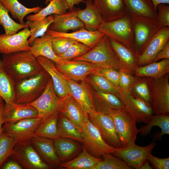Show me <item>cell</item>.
<instances>
[{
	"instance_id": "9a60e30c",
	"label": "cell",
	"mask_w": 169,
	"mask_h": 169,
	"mask_svg": "<svg viewBox=\"0 0 169 169\" xmlns=\"http://www.w3.org/2000/svg\"><path fill=\"white\" fill-rule=\"evenodd\" d=\"M56 66L61 73L75 81H85L89 74L100 69L95 64L85 61H62Z\"/></svg>"
},
{
	"instance_id": "f546056e",
	"label": "cell",
	"mask_w": 169,
	"mask_h": 169,
	"mask_svg": "<svg viewBox=\"0 0 169 169\" xmlns=\"http://www.w3.org/2000/svg\"><path fill=\"white\" fill-rule=\"evenodd\" d=\"M51 38L50 35L46 33L42 36L35 38L31 46L30 51L36 58L39 56H43L58 64L62 61L53 50Z\"/></svg>"
},
{
	"instance_id": "ffe728a7",
	"label": "cell",
	"mask_w": 169,
	"mask_h": 169,
	"mask_svg": "<svg viewBox=\"0 0 169 169\" xmlns=\"http://www.w3.org/2000/svg\"><path fill=\"white\" fill-rule=\"evenodd\" d=\"M90 89L95 110L97 111L110 115L124 108L123 102L115 95L110 93L96 91L90 87Z\"/></svg>"
},
{
	"instance_id": "4fadbf2b",
	"label": "cell",
	"mask_w": 169,
	"mask_h": 169,
	"mask_svg": "<svg viewBox=\"0 0 169 169\" xmlns=\"http://www.w3.org/2000/svg\"><path fill=\"white\" fill-rule=\"evenodd\" d=\"M155 146L154 142L143 146H138L135 143L122 148H115L112 154L123 160L130 167L140 169L147 160Z\"/></svg>"
},
{
	"instance_id": "9c48e42d",
	"label": "cell",
	"mask_w": 169,
	"mask_h": 169,
	"mask_svg": "<svg viewBox=\"0 0 169 169\" xmlns=\"http://www.w3.org/2000/svg\"><path fill=\"white\" fill-rule=\"evenodd\" d=\"M87 113L89 119L107 144L116 149L124 147L119 139L110 116L99 112L91 108L89 109Z\"/></svg>"
},
{
	"instance_id": "bcb514c9",
	"label": "cell",
	"mask_w": 169,
	"mask_h": 169,
	"mask_svg": "<svg viewBox=\"0 0 169 169\" xmlns=\"http://www.w3.org/2000/svg\"><path fill=\"white\" fill-rule=\"evenodd\" d=\"M91 49L86 45L78 42L73 45L58 57L63 61H70L85 54Z\"/></svg>"
},
{
	"instance_id": "6125c7cd",
	"label": "cell",
	"mask_w": 169,
	"mask_h": 169,
	"mask_svg": "<svg viewBox=\"0 0 169 169\" xmlns=\"http://www.w3.org/2000/svg\"></svg>"
},
{
	"instance_id": "8fae6325",
	"label": "cell",
	"mask_w": 169,
	"mask_h": 169,
	"mask_svg": "<svg viewBox=\"0 0 169 169\" xmlns=\"http://www.w3.org/2000/svg\"><path fill=\"white\" fill-rule=\"evenodd\" d=\"M10 156L25 169H47L50 167L42 160L30 141L17 144Z\"/></svg>"
},
{
	"instance_id": "d6a6232c",
	"label": "cell",
	"mask_w": 169,
	"mask_h": 169,
	"mask_svg": "<svg viewBox=\"0 0 169 169\" xmlns=\"http://www.w3.org/2000/svg\"><path fill=\"white\" fill-rule=\"evenodd\" d=\"M102 160L94 157L82 147V151L72 160L61 163L59 166L67 169H93Z\"/></svg>"
},
{
	"instance_id": "8992f818",
	"label": "cell",
	"mask_w": 169,
	"mask_h": 169,
	"mask_svg": "<svg viewBox=\"0 0 169 169\" xmlns=\"http://www.w3.org/2000/svg\"><path fill=\"white\" fill-rule=\"evenodd\" d=\"M110 115L113 120L117 135L123 147L135 143L140 129L136 127L137 121L134 115L125 106Z\"/></svg>"
},
{
	"instance_id": "74e56055",
	"label": "cell",
	"mask_w": 169,
	"mask_h": 169,
	"mask_svg": "<svg viewBox=\"0 0 169 169\" xmlns=\"http://www.w3.org/2000/svg\"><path fill=\"white\" fill-rule=\"evenodd\" d=\"M0 96L9 105L15 102L14 81L4 69L0 58Z\"/></svg>"
},
{
	"instance_id": "60d3db41",
	"label": "cell",
	"mask_w": 169,
	"mask_h": 169,
	"mask_svg": "<svg viewBox=\"0 0 169 169\" xmlns=\"http://www.w3.org/2000/svg\"><path fill=\"white\" fill-rule=\"evenodd\" d=\"M129 90L136 97L152 107V99L147 77L136 76Z\"/></svg>"
},
{
	"instance_id": "b9f144b4",
	"label": "cell",
	"mask_w": 169,
	"mask_h": 169,
	"mask_svg": "<svg viewBox=\"0 0 169 169\" xmlns=\"http://www.w3.org/2000/svg\"><path fill=\"white\" fill-rule=\"evenodd\" d=\"M54 21V15H51L40 20L26 22L30 28V35L28 42L31 46L34 40L43 36Z\"/></svg>"
},
{
	"instance_id": "cb8c5ba5",
	"label": "cell",
	"mask_w": 169,
	"mask_h": 169,
	"mask_svg": "<svg viewBox=\"0 0 169 169\" xmlns=\"http://www.w3.org/2000/svg\"><path fill=\"white\" fill-rule=\"evenodd\" d=\"M54 21L49 29L53 31L67 33L69 30L74 31L84 27V24L77 15V8L74 7L65 13L54 15Z\"/></svg>"
},
{
	"instance_id": "52a82bcc",
	"label": "cell",
	"mask_w": 169,
	"mask_h": 169,
	"mask_svg": "<svg viewBox=\"0 0 169 169\" xmlns=\"http://www.w3.org/2000/svg\"><path fill=\"white\" fill-rule=\"evenodd\" d=\"M169 73L159 78L147 77L154 114L169 115Z\"/></svg>"
},
{
	"instance_id": "f1b7e54d",
	"label": "cell",
	"mask_w": 169,
	"mask_h": 169,
	"mask_svg": "<svg viewBox=\"0 0 169 169\" xmlns=\"http://www.w3.org/2000/svg\"><path fill=\"white\" fill-rule=\"evenodd\" d=\"M91 0H84L85 8L83 9L77 8V15L88 30H98L100 24L104 21L100 13L95 7Z\"/></svg>"
},
{
	"instance_id": "ac0fdd59",
	"label": "cell",
	"mask_w": 169,
	"mask_h": 169,
	"mask_svg": "<svg viewBox=\"0 0 169 169\" xmlns=\"http://www.w3.org/2000/svg\"><path fill=\"white\" fill-rule=\"evenodd\" d=\"M59 112L70 120L82 133L88 114L70 95L64 98Z\"/></svg>"
},
{
	"instance_id": "83f0119b",
	"label": "cell",
	"mask_w": 169,
	"mask_h": 169,
	"mask_svg": "<svg viewBox=\"0 0 169 169\" xmlns=\"http://www.w3.org/2000/svg\"><path fill=\"white\" fill-rule=\"evenodd\" d=\"M108 39L123 70L134 75L135 70L138 67L137 56L124 45L111 38Z\"/></svg>"
},
{
	"instance_id": "680465c9",
	"label": "cell",
	"mask_w": 169,
	"mask_h": 169,
	"mask_svg": "<svg viewBox=\"0 0 169 169\" xmlns=\"http://www.w3.org/2000/svg\"><path fill=\"white\" fill-rule=\"evenodd\" d=\"M149 161L147 160L140 167V169H152L153 167L150 165Z\"/></svg>"
},
{
	"instance_id": "d4e9b609",
	"label": "cell",
	"mask_w": 169,
	"mask_h": 169,
	"mask_svg": "<svg viewBox=\"0 0 169 169\" xmlns=\"http://www.w3.org/2000/svg\"><path fill=\"white\" fill-rule=\"evenodd\" d=\"M46 33L52 37H62L72 39L86 45L91 48L97 44L105 35L98 30L90 31L84 27L69 33L56 32L48 28Z\"/></svg>"
},
{
	"instance_id": "d6986e66",
	"label": "cell",
	"mask_w": 169,
	"mask_h": 169,
	"mask_svg": "<svg viewBox=\"0 0 169 169\" xmlns=\"http://www.w3.org/2000/svg\"><path fill=\"white\" fill-rule=\"evenodd\" d=\"M36 59L49 75L57 95L62 98L70 95V91L66 77L58 70L55 64L52 60L43 56H38Z\"/></svg>"
},
{
	"instance_id": "277c9868",
	"label": "cell",
	"mask_w": 169,
	"mask_h": 169,
	"mask_svg": "<svg viewBox=\"0 0 169 169\" xmlns=\"http://www.w3.org/2000/svg\"><path fill=\"white\" fill-rule=\"evenodd\" d=\"M98 30L108 38L117 41L134 52L132 23L130 13L127 12L123 17L112 21L104 22Z\"/></svg>"
},
{
	"instance_id": "9f6ffc18",
	"label": "cell",
	"mask_w": 169,
	"mask_h": 169,
	"mask_svg": "<svg viewBox=\"0 0 169 169\" xmlns=\"http://www.w3.org/2000/svg\"><path fill=\"white\" fill-rule=\"evenodd\" d=\"M155 10L157 11L156 8L158 5L161 4H169V0H151Z\"/></svg>"
},
{
	"instance_id": "7bdbcfd3",
	"label": "cell",
	"mask_w": 169,
	"mask_h": 169,
	"mask_svg": "<svg viewBox=\"0 0 169 169\" xmlns=\"http://www.w3.org/2000/svg\"><path fill=\"white\" fill-rule=\"evenodd\" d=\"M9 12L8 10L0 1V26L3 27L5 34H14L20 29L28 27L26 22L21 24L14 21L9 16Z\"/></svg>"
},
{
	"instance_id": "94428289",
	"label": "cell",
	"mask_w": 169,
	"mask_h": 169,
	"mask_svg": "<svg viewBox=\"0 0 169 169\" xmlns=\"http://www.w3.org/2000/svg\"><path fill=\"white\" fill-rule=\"evenodd\" d=\"M51 0H46L45 2V4H48L49 2H50Z\"/></svg>"
},
{
	"instance_id": "ee69618b",
	"label": "cell",
	"mask_w": 169,
	"mask_h": 169,
	"mask_svg": "<svg viewBox=\"0 0 169 169\" xmlns=\"http://www.w3.org/2000/svg\"><path fill=\"white\" fill-rule=\"evenodd\" d=\"M17 143L15 139L2 132L0 136V168L7 158L10 156Z\"/></svg>"
},
{
	"instance_id": "4dcf8cb0",
	"label": "cell",
	"mask_w": 169,
	"mask_h": 169,
	"mask_svg": "<svg viewBox=\"0 0 169 169\" xmlns=\"http://www.w3.org/2000/svg\"><path fill=\"white\" fill-rule=\"evenodd\" d=\"M124 0L127 12L131 15L157 20V11L151 0Z\"/></svg>"
},
{
	"instance_id": "484cf974",
	"label": "cell",
	"mask_w": 169,
	"mask_h": 169,
	"mask_svg": "<svg viewBox=\"0 0 169 169\" xmlns=\"http://www.w3.org/2000/svg\"><path fill=\"white\" fill-rule=\"evenodd\" d=\"M69 87L70 95L87 113L89 109L95 110L90 87L85 81L79 84L65 76Z\"/></svg>"
},
{
	"instance_id": "3957f363",
	"label": "cell",
	"mask_w": 169,
	"mask_h": 169,
	"mask_svg": "<svg viewBox=\"0 0 169 169\" xmlns=\"http://www.w3.org/2000/svg\"><path fill=\"white\" fill-rule=\"evenodd\" d=\"M92 63L100 68H111L123 69L121 64L110 44L108 38L104 35L90 51L72 60Z\"/></svg>"
},
{
	"instance_id": "f907efd6",
	"label": "cell",
	"mask_w": 169,
	"mask_h": 169,
	"mask_svg": "<svg viewBox=\"0 0 169 169\" xmlns=\"http://www.w3.org/2000/svg\"><path fill=\"white\" fill-rule=\"evenodd\" d=\"M157 20L162 27L169 26V6L164 4L157 5L156 8Z\"/></svg>"
},
{
	"instance_id": "91938a15",
	"label": "cell",
	"mask_w": 169,
	"mask_h": 169,
	"mask_svg": "<svg viewBox=\"0 0 169 169\" xmlns=\"http://www.w3.org/2000/svg\"><path fill=\"white\" fill-rule=\"evenodd\" d=\"M4 101L2 98L0 96V108L4 105Z\"/></svg>"
},
{
	"instance_id": "816d5d0a",
	"label": "cell",
	"mask_w": 169,
	"mask_h": 169,
	"mask_svg": "<svg viewBox=\"0 0 169 169\" xmlns=\"http://www.w3.org/2000/svg\"><path fill=\"white\" fill-rule=\"evenodd\" d=\"M156 169H169V158L157 157L151 154L147 159Z\"/></svg>"
},
{
	"instance_id": "836d02e7",
	"label": "cell",
	"mask_w": 169,
	"mask_h": 169,
	"mask_svg": "<svg viewBox=\"0 0 169 169\" xmlns=\"http://www.w3.org/2000/svg\"><path fill=\"white\" fill-rule=\"evenodd\" d=\"M68 9L66 0H51L46 7L34 14L28 16L26 19L30 21L40 20L50 15L65 13Z\"/></svg>"
},
{
	"instance_id": "6f0895ef",
	"label": "cell",
	"mask_w": 169,
	"mask_h": 169,
	"mask_svg": "<svg viewBox=\"0 0 169 169\" xmlns=\"http://www.w3.org/2000/svg\"><path fill=\"white\" fill-rule=\"evenodd\" d=\"M4 104L0 108V136L3 132V112Z\"/></svg>"
},
{
	"instance_id": "ba28073f",
	"label": "cell",
	"mask_w": 169,
	"mask_h": 169,
	"mask_svg": "<svg viewBox=\"0 0 169 169\" xmlns=\"http://www.w3.org/2000/svg\"><path fill=\"white\" fill-rule=\"evenodd\" d=\"M81 135L82 147L94 157L100 158L105 154H112L115 149L105 142L88 117L86 120Z\"/></svg>"
},
{
	"instance_id": "7a4b0ae2",
	"label": "cell",
	"mask_w": 169,
	"mask_h": 169,
	"mask_svg": "<svg viewBox=\"0 0 169 169\" xmlns=\"http://www.w3.org/2000/svg\"><path fill=\"white\" fill-rule=\"evenodd\" d=\"M50 77L44 69L36 74L14 81L15 102L27 104L35 100L44 91Z\"/></svg>"
},
{
	"instance_id": "ab89813d",
	"label": "cell",
	"mask_w": 169,
	"mask_h": 169,
	"mask_svg": "<svg viewBox=\"0 0 169 169\" xmlns=\"http://www.w3.org/2000/svg\"><path fill=\"white\" fill-rule=\"evenodd\" d=\"M57 129L58 137L71 139L81 143V133L70 120L59 113Z\"/></svg>"
},
{
	"instance_id": "7402d4cb",
	"label": "cell",
	"mask_w": 169,
	"mask_h": 169,
	"mask_svg": "<svg viewBox=\"0 0 169 169\" xmlns=\"http://www.w3.org/2000/svg\"><path fill=\"white\" fill-rule=\"evenodd\" d=\"M94 5L104 22L114 20L127 13L124 0H93Z\"/></svg>"
},
{
	"instance_id": "8d00e7d4",
	"label": "cell",
	"mask_w": 169,
	"mask_h": 169,
	"mask_svg": "<svg viewBox=\"0 0 169 169\" xmlns=\"http://www.w3.org/2000/svg\"><path fill=\"white\" fill-rule=\"evenodd\" d=\"M89 86L95 90L110 93L118 97V88L103 76L95 72L89 74L85 80Z\"/></svg>"
},
{
	"instance_id": "c3c4849f",
	"label": "cell",
	"mask_w": 169,
	"mask_h": 169,
	"mask_svg": "<svg viewBox=\"0 0 169 169\" xmlns=\"http://www.w3.org/2000/svg\"><path fill=\"white\" fill-rule=\"evenodd\" d=\"M95 73L104 77L119 89V70L111 68H101L98 69Z\"/></svg>"
},
{
	"instance_id": "30bf717a",
	"label": "cell",
	"mask_w": 169,
	"mask_h": 169,
	"mask_svg": "<svg viewBox=\"0 0 169 169\" xmlns=\"http://www.w3.org/2000/svg\"><path fill=\"white\" fill-rule=\"evenodd\" d=\"M64 99L60 98L56 93L50 77L42 94L35 100L27 104L37 110L38 117L43 120L59 110Z\"/></svg>"
},
{
	"instance_id": "e0dca14e",
	"label": "cell",
	"mask_w": 169,
	"mask_h": 169,
	"mask_svg": "<svg viewBox=\"0 0 169 169\" xmlns=\"http://www.w3.org/2000/svg\"><path fill=\"white\" fill-rule=\"evenodd\" d=\"M169 41V26L162 27L153 37L137 57L138 67L153 62L156 55Z\"/></svg>"
},
{
	"instance_id": "7dc6e473",
	"label": "cell",
	"mask_w": 169,
	"mask_h": 169,
	"mask_svg": "<svg viewBox=\"0 0 169 169\" xmlns=\"http://www.w3.org/2000/svg\"><path fill=\"white\" fill-rule=\"evenodd\" d=\"M53 50L59 56L66 51L71 46L78 42L72 39L62 37H52Z\"/></svg>"
},
{
	"instance_id": "7c38bea8",
	"label": "cell",
	"mask_w": 169,
	"mask_h": 169,
	"mask_svg": "<svg viewBox=\"0 0 169 169\" xmlns=\"http://www.w3.org/2000/svg\"><path fill=\"white\" fill-rule=\"evenodd\" d=\"M42 120L38 117L23 119L13 123H4L3 131L15 139L17 143L29 141Z\"/></svg>"
},
{
	"instance_id": "5b68a950",
	"label": "cell",
	"mask_w": 169,
	"mask_h": 169,
	"mask_svg": "<svg viewBox=\"0 0 169 169\" xmlns=\"http://www.w3.org/2000/svg\"><path fill=\"white\" fill-rule=\"evenodd\" d=\"M133 31V50L137 57L162 27L157 20L131 15Z\"/></svg>"
},
{
	"instance_id": "603a6c76",
	"label": "cell",
	"mask_w": 169,
	"mask_h": 169,
	"mask_svg": "<svg viewBox=\"0 0 169 169\" xmlns=\"http://www.w3.org/2000/svg\"><path fill=\"white\" fill-rule=\"evenodd\" d=\"M30 141L42 160L50 167L59 166L61 162L55 151L54 140L35 136Z\"/></svg>"
},
{
	"instance_id": "e575fe53",
	"label": "cell",
	"mask_w": 169,
	"mask_h": 169,
	"mask_svg": "<svg viewBox=\"0 0 169 169\" xmlns=\"http://www.w3.org/2000/svg\"><path fill=\"white\" fill-rule=\"evenodd\" d=\"M157 126L161 129L160 133L154 135L155 138L160 139L164 135L169 134V115L156 114L146 125L141 127L140 134L143 136H146L149 134L153 127Z\"/></svg>"
},
{
	"instance_id": "2e32d148",
	"label": "cell",
	"mask_w": 169,
	"mask_h": 169,
	"mask_svg": "<svg viewBox=\"0 0 169 169\" xmlns=\"http://www.w3.org/2000/svg\"><path fill=\"white\" fill-rule=\"evenodd\" d=\"M30 35L28 27L11 35L0 34V53L4 55L20 51H30L31 47L28 41Z\"/></svg>"
},
{
	"instance_id": "db71d44e",
	"label": "cell",
	"mask_w": 169,
	"mask_h": 169,
	"mask_svg": "<svg viewBox=\"0 0 169 169\" xmlns=\"http://www.w3.org/2000/svg\"><path fill=\"white\" fill-rule=\"evenodd\" d=\"M22 167L15 161H10L6 163L2 167L3 169H22Z\"/></svg>"
},
{
	"instance_id": "11a10c76",
	"label": "cell",
	"mask_w": 169,
	"mask_h": 169,
	"mask_svg": "<svg viewBox=\"0 0 169 169\" xmlns=\"http://www.w3.org/2000/svg\"><path fill=\"white\" fill-rule=\"evenodd\" d=\"M67 3L68 10H71L75 5H79L81 3H84V0H66Z\"/></svg>"
},
{
	"instance_id": "1f68e13d",
	"label": "cell",
	"mask_w": 169,
	"mask_h": 169,
	"mask_svg": "<svg viewBox=\"0 0 169 169\" xmlns=\"http://www.w3.org/2000/svg\"><path fill=\"white\" fill-rule=\"evenodd\" d=\"M168 73H169V59H164L137 67L134 75L136 77L159 78Z\"/></svg>"
},
{
	"instance_id": "d590c367",
	"label": "cell",
	"mask_w": 169,
	"mask_h": 169,
	"mask_svg": "<svg viewBox=\"0 0 169 169\" xmlns=\"http://www.w3.org/2000/svg\"><path fill=\"white\" fill-rule=\"evenodd\" d=\"M59 114V110L43 120L35 130L34 136L43 137L54 140L58 137L57 124Z\"/></svg>"
},
{
	"instance_id": "6da1fadb",
	"label": "cell",
	"mask_w": 169,
	"mask_h": 169,
	"mask_svg": "<svg viewBox=\"0 0 169 169\" xmlns=\"http://www.w3.org/2000/svg\"><path fill=\"white\" fill-rule=\"evenodd\" d=\"M3 66L14 81L36 74L44 69L30 51H22L3 55Z\"/></svg>"
},
{
	"instance_id": "5bb4252c",
	"label": "cell",
	"mask_w": 169,
	"mask_h": 169,
	"mask_svg": "<svg viewBox=\"0 0 169 169\" xmlns=\"http://www.w3.org/2000/svg\"><path fill=\"white\" fill-rule=\"evenodd\" d=\"M118 98L135 117L137 122L148 124L154 114L152 107L134 95L128 90H119Z\"/></svg>"
},
{
	"instance_id": "4316f807",
	"label": "cell",
	"mask_w": 169,
	"mask_h": 169,
	"mask_svg": "<svg viewBox=\"0 0 169 169\" xmlns=\"http://www.w3.org/2000/svg\"><path fill=\"white\" fill-rule=\"evenodd\" d=\"M74 140L58 137L54 140V144L57 155L62 162L70 161L76 157L82 145Z\"/></svg>"
},
{
	"instance_id": "681fc988",
	"label": "cell",
	"mask_w": 169,
	"mask_h": 169,
	"mask_svg": "<svg viewBox=\"0 0 169 169\" xmlns=\"http://www.w3.org/2000/svg\"><path fill=\"white\" fill-rule=\"evenodd\" d=\"M119 72V90H127L136 78V76L123 69Z\"/></svg>"
},
{
	"instance_id": "44dd1931",
	"label": "cell",
	"mask_w": 169,
	"mask_h": 169,
	"mask_svg": "<svg viewBox=\"0 0 169 169\" xmlns=\"http://www.w3.org/2000/svg\"><path fill=\"white\" fill-rule=\"evenodd\" d=\"M2 116L3 124H11L25 119L38 117L39 115L32 106L15 102L9 105L4 104Z\"/></svg>"
},
{
	"instance_id": "f6af8a7d",
	"label": "cell",
	"mask_w": 169,
	"mask_h": 169,
	"mask_svg": "<svg viewBox=\"0 0 169 169\" xmlns=\"http://www.w3.org/2000/svg\"><path fill=\"white\" fill-rule=\"evenodd\" d=\"M102 160L93 169H131L126 163L111 154H106L101 157Z\"/></svg>"
},
{
	"instance_id": "f35d334b",
	"label": "cell",
	"mask_w": 169,
	"mask_h": 169,
	"mask_svg": "<svg viewBox=\"0 0 169 169\" xmlns=\"http://www.w3.org/2000/svg\"><path fill=\"white\" fill-rule=\"evenodd\" d=\"M7 8L14 19L18 20L20 23H24L25 17L29 13H37L42 8L37 7L28 8L21 3L18 0H0Z\"/></svg>"
},
{
	"instance_id": "f5cc1de1",
	"label": "cell",
	"mask_w": 169,
	"mask_h": 169,
	"mask_svg": "<svg viewBox=\"0 0 169 169\" xmlns=\"http://www.w3.org/2000/svg\"><path fill=\"white\" fill-rule=\"evenodd\" d=\"M164 59H169V41L158 52L153 62H157Z\"/></svg>"
}]
</instances>
